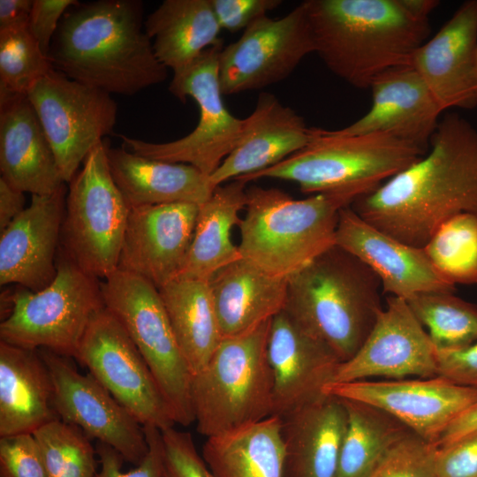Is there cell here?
Returning <instances> with one entry per match:
<instances>
[{
  "instance_id": "1",
  "label": "cell",
  "mask_w": 477,
  "mask_h": 477,
  "mask_svg": "<svg viewBox=\"0 0 477 477\" xmlns=\"http://www.w3.org/2000/svg\"><path fill=\"white\" fill-rule=\"evenodd\" d=\"M351 206L383 232L424 247L446 220L477 213V129L447 113L424 155Z\"/></svg>"
},
{
  "instance_id": "2",
  "label": "cell",
  "mask_w": 477,
  "mask_h": 477,
  "mask_svg": "<svg viewBox=\"0 0 477 477\" xmlns=\"http://www.w3.org/2000/svg\"><path fill=\"white\" fill-rule=\"evenodd\" d=\"M48 57L66 77L109 94L133 95L167 78L137 0L72 6L59 23Z\"/></svg>"
},
{
  "instance_id": "3",
  "label": "cell",
  "mask_w": 477,
  "mask_h": 477,
  "mask_svg": "<svg viewBox=\"0 0 477 477\" xmlns=\"http://www.w3.org/2000/svg\"><path fill=\"white\" fill-rule=\"evenodd\" d=\"M314 52L327 68L364 89L382 72L411 65L429 36L428 19L404 0H307Z\"/></svg>"
},
{
  "instance_id": "4",
  "label": "cell",
  "mask_w": 477,
  "mask_h": 477,
  "mask_svg": "<svg viewBox=\"0 0 477 477\" xmlns=\"http://www.w3.org/2000/svg\"><path fill=\"white\" fill-rule=\"evenodd\" d=\"M382 293L378 276L335 245L288 277L284 311L344 362L375 324Z\"/></svg>"
},
{
  "instance_id": "5",
  "label": "cell",
  "mask_w": 477,
  "mask_h": 477,
  "mask_svg": "<svg viewBox=\"0 0 477 477\" xmlns=\"http://www.w3.org/2000/svg\"><path fill=\"white\" fill-rule=\"evenodd\" d=\"M357 198L316 193L293 199L277 188H246V214L238 224L242 258L288 278L335 246L339 212Z\"/></svg>"
},
{
  "instance_id": "6",
  "label": "cell",
  "mask_w": 477,
  "mask_h": 477,
  "mask_svg": "<svg viewBox=\"0 0 477 477\" xmlns=\"http://www.w3.org/2000/svg\"><path fill=\"white\" fill-rule=\"evenodd\" d=\"M428 150L388 133L341 135L312 127L308 144L282 162L237 178L294 182L305 193H347L359 198L411 165Z\"/></svg>"
},
{
  "instance_id": "7",
  "label": "cell",
  "mask_w": 477,
  "mask_h": 477,
  "mask_svg": "<svg viewBox=\"0 0 477 477\" xmlns=\"http://www.w3.org/2000/svg\"><path fill=\"white\" fill-rule=\"evenodd\" d=\"M270 321L223 338L208 363L193 375L194 422L206 438L272 415L273 381L267 352Z\"/></svg>"
},
{
  "instance_id": "8",
  "label": "cell",
  "mask_w": 477,
  "mask_h": 477,
  "mask_svg": "<svg viewBox=\"0 0 477 477\" xmlns=\"http://www.w3.org/2000/svg\"><path fill=\"white\" fill-rule=\"evenodd\" d=\"M19 287L2 293L0 340L75 359L90 322L105 308L101 280L59 247L57 275L47 287L38 292Z\"/></svg>"
},
{
  "instance_id": "9",
  "label": "cell",
  "mask_w": 477,
  "mask_h": 477,
  "mask_svg": "<svg viewBox=\"0 0 477 477\" xmlns=\"http://www.w3.org/2000/svg\"><path fill=\"white\" fill-rule=\"evenodd\" d=\"M101 287L105 308L118 319L142 355L175 424L193 423V373L159 290L144 277L120 269L101 280Z\"/></svg>"
},
{
  "instance_id": "10",
  "label": "cell",
  "mask_w": 477,
  "mask_h": 477,
  "mask_svg": "<svg viewBox=\"0 0 477 477\" xmlns=\"http://www.w3.org/2000/svg\"><path fill=\"white\" fill-rule=\"evenodd\" d=\"M69 184L60 248L85 272L102 280L117 269L130 212L110 171L103 141Z\"/></svg>"
},
{
  "instance_id": "11",
  "label": "cell",
  "mask_w": 477,
  "mask_h": 477,
  "mask_svg": "<svg viewBox=\"0 0 477 477\" xmlns=\"http://www.w3.org/2000/svg\"><path fill=\"white\" fill-rule=\"evenodd\" d=\"M223 45L208 48L186 69L173 73L170 92L183 102L192 97L200 109L196 127L186 136L155 143L119 135L123 148L143 157L186 163L210 177L238 144L245 119L233 116L222 98L219 55Z\"/></svg>"
},
{
  "instance_id": "12",
  "label": "cell",
  "mask_w": 477,
  "mask_h": 477,
  "mask_svg": "<svg viewBox=\"0 0 477 477\" xmlns=\"http://www.w3.org/2000/svg\"><path fill=\"white\" fill-rule=\"evenodd\" d=\"M70 183L90 151L112 133L117 105L110 94L73 80L54 68L26 95Z\"/></svg>"
},
{
  "instance_id": "13",
  "label": "cell",
  "mask_w": 477,
  "mask_h": 477,
  "mask_svg": "<svg viewBox=\"0 0 477 477\" xmlns=\"http://www.w3.org/2000/svg\"><path fill=\"white\" fill-rule=\"evenodd\" d=\"M75 360L143 427H174L142 355L118 319L103 308L90 322Z\"/></svg>"
},
{
  "instance_id": "14",
  "label": "cell",
  "mask_w": 477,
  "mask_h": 477,
  "mask_svg": "<svg viewBox=\"0 0 477 477\" xmlns=\"http://www.w3.org/2000/svg\"><path fill=\"white\" fill-rule=\"evenodd\" d=\"M314 52L305 1L287 15L254 21L239 39L219 55L223 95L259 90L289 77L302 59Z\"/></svg>"
},
{
  "instance_id": "15",
  "label": "cell",
  "mask_w": 477,
  "mask_h": 477,
  "mask_svg": "<svg viewBox=\"0 0 477 477\" xmlns=\"http://www.w3.org/2000/svg\"><path fill=\"white\" fill-rule=\"evenodd\" d=\"M38 351L51 376L58 419L138 466L148 451L143 426L91 374H80L72 358Z\"/></svg>"
},
{
  "instance_id": "16",
  "label": "cell",
  "mask_w": 477,
  "mask_h": 477,
  "mask_svg": "<svg viewBox=\"0 0 477 477\" xmlns=\"http://www.w3.org/2000/svg\"><path fill=\"white\" fill-rule=\"evenodd\" d=\"M323 393L381 409L435 445L450 424L477 401V389L453 383L438 375L329 382Z\"/></svg>"
},
{
  "instance_id": "17",
  "label": "cell",
  "mask_w": 477,
  "mask_h": 477,
  "mask_svg": "<svg viewBox=\"0 0 477 477\" xmlns=\"http://www.w3.org/2000/svg\"><path fill=\"white\" fill-rule=\"evenodd\" d=\"M406 376H437L436 350L405 299L389 296L367 339L338 365L331 382Z\"/></svg>"
},
{
  "instance_id": "18",
  "label": "cell",
  "mask_w": 477,
  "mask_h": 477,
  "mask_svg": "<svg viewBox=\"0 0 477 477\" xmlns=\"http://www.w3.org/2000/svg\"><path fill=\"white\" fill-rule=\"evenodd\" d=\"M200 205L170 203L130 208L117 269L157 289L178 277L186 261Z\"/></svg>"
},
{
  "instance_id": "19",
  "label": "cell",
  "mask_w": 477,
  "mask_h": 477,
  "mask_svg": "<svg viewBox=\"0 0 477 477\" xmlns=\"http://www.w3.org/2000/svg\"><path fill=\"white\" fill-rule=\"evenodd\" d=\"M335 245L353 254L380 278L383 293L406 299L427 292H455L434 268L423 248L407 245L365 221L351 205L344 207Z\"/></svg>"
},
{
  "instance_id": "20",
  "label": "cell",
  "mask_w": 477,
  "mask_h": 477,
  "mask_svg": "<svg viewBox=\"0 0 477 477\" xmlns=\"http://www.w3.org/2000/svg\"><path fill=\"white\" fill-rule=\"evenodd\" d=\"M66 194L64 185L52 193L32 194L30 204L0 232L2 286L38 292L54 280Z\"/></svg>"
},
{
  "instance_id": "21",
  "label": "cell",
  "mask_w": 477,
  "mask_h": 477,
  "mask_svg": "<svg viewBox=\"0 0 477 477\" xmlns=\"http://www.w3.org/2000/svg\"><path fill=\"white\" fill-rule=\"evenodd\" d=\"M267 352L272 415L279 417L322 395L341 363L329 346L284 310L270 321Z\"/></svg>"
},
{
  "instance_id": "22",
  "label": "cell",
  "mask_w": 477,
  "mask_h": 477,
  "mask_svg": "<svg viewBox=\"0 0 477 477\" xmlns=\"http://www.w3.org/2000/svg\"><path fill=\"white\" fill-rule=\"evenodd\" d=\"M477 0L464 2L413 53L411 65L443 111L477 106Z\"/></svg>"
},
{
  "instance_id": "23",
  "label": "cell",
  "mask_w": 477,
  "mask_h": 477,
  "mask_svg": "<svg viewBox=\"0 0 477 477\" xmlns=\"http://www.w3.org/2000/svg\"><path fill=\"white\" fill-rule=\"evenodd\" d=\"M369 110L335 132L341 135L388 133L428 149L443 112L428 86L410 64L390 69L371 83Z\"/></svg>"
},
{
  "instance_id": "24",
  "label": "cell",
  "mask_w": 477,
  "mask_h": 477,
  "mask_svg": "<svg viewBox=\"0 0 477 477\" xmlns=\"http://www.w3.org/2000/svg\"><path fill=\"white\" fill-rule=\"evenodd\" d=\"M0 171L11 186L31 194L52 193L64 185L26 95H0Z\"/></svg>"
},
{
  "instance_id": "25",
  "label": "cell",
  "mask_w": 477,
  "mask_h": 477,
  "mask_svg": "<svg viewBox=\"0 0 477 477\" xmlns=\"http://www.w3.org/2000/svg\"><path fill=\"white\" fill-rule=\"evenodd\" d=\"M311 128L301 116L270 93H261L254 111L245 118L241 139L209 177L215 187L257 173L305 148Z\"/></svg>"
},
{
  "instance_id": "26",
  "label": "cell",
  "mask_w": 477,
  "mask_h": 477,
  "mask_svg": "<svg viewBox=\"0 0 477 477\" xmlns=\"http://www.w3.org/2000/svg\"><path fill=\"white\" fill-rule=\"evenodd\" d=\"M280 418L284 477H337L347 426L344 401L323 393Z\"/></svg>"
},
{
  "instance_id": "27",
  "label": "cell",
  "mask_w": 477,
  "mask_h": 477,
  "mask_svg": "<svg viewBox=\"0 0 477 477\" xmlns=\"http://www.w3.org/2000/svg\"><path fill=\"white\" fill-rule=\"evenodd\" d=\"M49 371L38 350L0 340V438L57 420Z\"/></svg>"
},
{
  "instance_id": "28",
  "label": "cell",
  "mask_w": 477,
  "mask_h": 477,
  "mask_svg": "<svg viewBox=\"0 0 477 477\" xmlns=\"http://www.w3.org/2000/svg\"><path fill=\"white\" fill-rule=\"evenodd\" d=\"M111 176L130 208L170 203L201 205L216 187L197 168L140 156L106 145Z\"/></svg>"
},
{
  "instance_id": "29",
  "label": "cell",
  "mask_w": 477,
  "mask_h": 477,
  "mask_svg": "<svg viewBox=\"0 0 477 477\" xmlns=\"http://www.w3.org/2000/svg\"><path fill=\"white\" fill-rule=\"evenodd\" d=\"M287 281L243 258L216 272L208 283L223 338L246 333L283 311Z\"/></svg>"
},
{
  "instance_id": "30",
  "label": "cell",
  "mask_w": 477,
  "mask_h": 477,
  "mask_svg": "<svg viewBox=\"0 0 477 477\" xmlns=\"http://www.w3.org/2000/svg\"><path fill=\"white\" fill-rule=\"evenodd\" d=\"M144 29L158 61L173 73L223 45L210 0H165L148 16Z\"/></svg>"
},
{
  "instance_id": "31",
  "label": "cell",
  "mask_w": 477,
  "mask_h": 477,
  "mask_svg": "<svg viewBox=\"0 0 477 477\" xmlns=\"http://www.w3.org/2000/svg\"><path fill=\"white\" fill-rule=\"evenodd\" d=\"M246 185L233 179L218 186L200 205L192 242L177 278L208 281L220 269L242 258L238 246L231 241V231L239 223V212L246 207Z\"/></svg>"
},
{
  "instance_id": "32",
  "label": "cell",
  "mask_w": 477,
  "mask_h": 477,
  "mask_svg": "<svg viewBox=\"0 0 477 477\" xmlns=\"http://www.w3.org/2000/svg\"><path fill=\"white\" fill-rule=\"evenodd\" d=\"M201 456L215 477H284L282 420L270 415L208 437Z\"/></svg>"
},
{
  "instance_id": "33",
  "label": "cell",
  "mask_w": 477,
  "mask_h": 477,
  "mask_svg": "<svg viewBox=\"0 0 477 477\" xmlns=\"http://www.w3.org/2000/svg\"><path fill=\"white\" fill-rule=\"evenodd\" d=\"M158 290L193 375L208 363L223 339L209 283L176 278Z\"/></svg>"
},
{
  "instance_id": "34",
  "label": "cell",
  "mask_w": 477,
  "mask_h": 477,
  "mask_svg": "<svg viewBox=\"0 0 477 477\" xmlns=\"http://www.w3.org/2000/svg\"><path fill=\"white\" fill-rule=\"evenodd\" d=\"M342 400L347 411V426L337 477H366L396 444L413 432L381 409L362 402Z\"/></svg>"
},
{
  "instance_id": "35",
  "label": "cell",
  "mask_w": 477,
  "mask_h": 477,
  "mask_svg": "<svg viewBox=\"0 0 477 477\" xmlns=\"http://www.w3.org/2000/svg\"><path fill=\"white\" fill-rule=\"evenodd\" d=\"M455 292H427L405 299L426 328L436 351L455 350L477 341V305Z\"/></svg>"
},
{
  "instance_id": "36",
  "label": "cell",
  "mask_w": 477,
  "mask_h": 477,
  "mask_svg": "<svg viewBox=\"0 0 477 477\" xmlns=\"http://www.w3.org/2000/svg\"><path fill=\"white\" fill-rule=\"evenodd\" d=\"M422 248L451 284H477V213L464 212L446 220Z\"/></svg>"
},
{
  "instance_id": "37",
  "label": "cell",
  "mask_w": 477,
  "mask_h": 477,
  "mask_svg": "<svg viewBox=\"0 0 477 477\" xmlns=\"http://www.w3.org/2000/svg\"><path fill=\"white\" fill-rule=\"evenodd\" d=\"M49 477H95L96 450L80 428L55 420L33 433Z\"/></svg>"
},
{
  "instance_id": "38",
  "label": "cell",
  "mask_w": 477,
  "mask_h": 477,
  "mask_svg": "<svg viewBox=\"0 0 477 477\" xmlns=\"http://www.w3.org/2000/svg\"><path fill=\"white\" fill-rule=\"evenodd\" d=\"M52 69L28 26L0 31V95H26Z\"/></svg>"
},
{
  "instance_id": "39",
  "label": "cell",
  "mask_w": 477,
  "mask_h": 477,
  "mask_svg": "<svg viewBox=\"0 0 477 477\" xmlns=\"http://www.w3.org/2000/svg\"><path fill=\"white\" fill-rule=\"evenodd\" d=\"M436 445L412 433L396 444L366 477H437Z\"/></svg>"
},
{
  "instance_id": "40",
  "label": "cell",
  "mask_w": 477,
  "mask_h": 477,
  "mask_svg": "<svg viewBox=\"0 0 477 477\" xmlns=\"http://www.w3.org/2000/svg\"><path fill=\"white\" fill-rule=\"evenodd\" d=\"M148 451L144 459L132 470L122 472L124 458L110 446L97 443L95 446L100 470L95 477H164L162 431L145 426Z\"/></svg>"
},
{
  "instance_id": "41",
  "label": "cell",
  "mask_w": 477,
  "mask_h": 477,
  "mask_svg": "<svg viewBox=\"0 0 477 477\" xmlns=\"http://www.w3.org/2000/svg\"><path fill=\"white\" fill-rule=\"evenodd\" d=\"M164 477H215L192 435L174 427L162 430Z\"/></svg>"
},
{
  "instance_id": "42",
  "label": "cell",
  "mask_w": 477,
  "mask_h": 477,
  "mask_svg": "<svg viewBox=\"0 0 477 477\" xmlns=\"http://www.w3.org/2000/svg\"><path fill=\"white\" fill-rule=\"evenodd\" d=\"M0 477H49L33 434L0 438Z\"/></svg>"
},
{
  "instance_id": "43",
  "label": "cell",
  "mask_w": 477,
  "mask_h": 477,
  "mask_svg": "<svg viewBox=\"0 0 477 477\" xmlns=\"http://www.w3.org/2000/svg\"><path fill=\"white\" fill-rule=\"evenodd\" d=\"M437 477H477V434L443 446H436Z\"/></svg>"
},
{
  "instance_id": "44",
  "label": "cell",
  "mask_w": 477,
  "mask_h": 477,
  "mask_svg": "<svg viewBox=\"0 0 477 477\" xmlns=\"http://www.w3.org/2000/svg\"><path fill=\"white\" fill-rule=\"evenodd\" d=\"M222 29L231 33L246 29L256 19L277 8L280 0H210Z\"/></svg>"
},
{
  "instance_id": "45",
  "label": "cell",
  "mask_w": 477,
  "mask_h": 477,
  "mask_svg": "<svg viewBox=\"0 0 477 477\" xmlns=\"http://www.w3.org/2000/svg\"><path fill=\"white\" fill-rule=\"evenodd\" d=\"M78 3L75 0L33 1L28 30L46 56L63 16Z\"/></svg>"
},
{
  "instance_id": "46",
  "label": "cell",
  "mask_w": 477,
  "mask_h": 477,
  "mask_svg": "<svg viewBox=\"0 0 477 477\" xmlns=\"http://www.w3.org/2000/svg\"><path fill=\"white\" fill-rule=\"evenodd\" d=\"M437 375L477 389V341L465 347L436 351Z\"/></svg>"
},
{
  "instance_id": "47",
  "label": "cell",
  "mask_w": 477,
  "mask_h": 477,
  "mask_svg": "<svg viewBox=\"0 0 477 477\" xmlns=\"http://www.w3.org/2000/svg\"><path fill=\"white\" fill-rule=\"evenodd\" d=\"M25 203L24 192L0 178V232L26 208Z\"/></svg>"
},
{
  "instance_id": "48",
  "label": "cell",
  "mask_w": 477,
  "mask_h": 477,
  "mask_svg": "<svg viewBox=\"0 0 477 477\" xmlns=\"http://www.w3.org/2000/svg\"><path fill=\"white\" fill-rule=\"evenodd\" d=\"M34 0H0V31L27 27Z\"/></svg>"
},
{
  "instance_id": "49",
  "label": "cell",
  "mask_w": 477,
  "mask_h": 477,
  "mask_svg": "<svg viewBox=\"0 0 477 477\" xmlns=\"http://www.w3.org/2000/svg\"><path fill=\"white\" fill-rule=\"evenodd\" d=\"M474 434H477V401L450 424L436 446L447 445Z\"/></svg>"
},
{
  "instance_id": "50",
  "label": "cell",
  "mask_w": 477,
  "mask_h": 477,
  "mask_svg": "<svg viewBox=\"0 0 477 477\" xmlns=\"http://www.w3.org/2000/svg\"><path fill=\"white\" fill-rule=\"evenodd\" d=\"M476 71H477V51H476Z\"/></svg>"
}]
</instances>
